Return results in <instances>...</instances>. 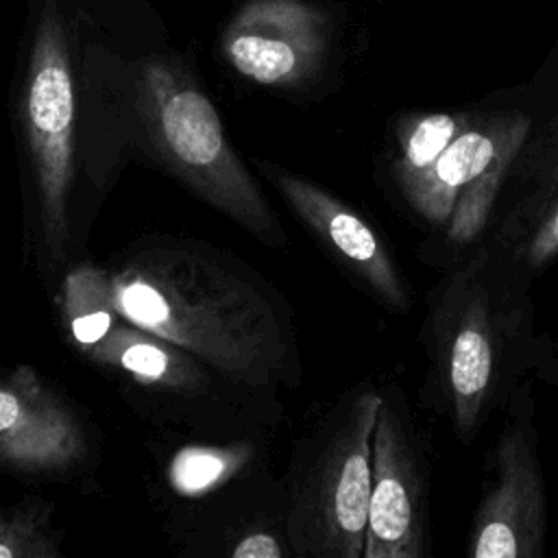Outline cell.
<instances>
[{
    "instance_id": "cell-5",
    "label": "cell",
    "mask_w": 558,
    "mask_h": 558,
    "mask_svg": "<svg viewBox=\"0 0 558 558\" xmlns=\"http://www.w3.org/2000/svg\"><path fill=\"white\" fill-rule=\"evenodd\" d=\"M17 129L31 244L41 266L57 268L76 231L78 100L63 20L52 0L33 35Z\"/></svg>"
},
{
    "instance_id": "cell-18",
    "label": "cell",
    "mask_w": 558,
    "mask_h": 558,
    "mask_svg": "<svg viewBox=\"0 0 558 558\" xmlns=\"http://www.w3.org/2000/svg\"><path fill=\"white\" fill-rule=\"evenodd\" d=\"M61 532L52 521V504L26 497L0 506V558H59Z\"/></svg>"
},
{
    "instance_id": "cell-17",
    "label": "cell",
    "mask_w": 558,
    "mask_h": 558,
    "mask_svg": "<svg viewBox=\"0 0 558 558\" xmlns=\"http://www.w3.org/2000/svg\"><path fill=\"white\" fill-rule=\"evenodd\" d=\"M253 460L248 442L192 445L179 449L168 462V484L183 497H198L222 488Z\"/></svg>"
},
{
    "instance_id": "cell-19",
    "label": "cell",
    "mask_w": 558,
    "mask_h": 558,
    "mask_svg": "<svg viewBox=\"0 0 558 558\" xmlns=\"http://www.w3.org/2000/svg\"><path fill=\"white\" fill-rule=\"evenodd\" d=\"M530 366L536 379L558 386V307L534 320Z\"/></svg>"
},
{
    "instance_id": "cell-4",
    "label": "cell",
    "mask_w": 558,
    "mask_h": 558,
    "mask_svg": "<svg viewBox=\"0 0 558 558\" xmlns=\"http://www.w3.org/2000/svg\"><path fill=\"white\" fill-rule=\"evenodd\" d=\"M137 118L144 150L168 174L264 244L286 246L277 214L231 146L214 102L183 65L168 59L142 63Z\"/></svg>"
},
{
    "instance_id": "cell-15",
    "label": "cell",
    "mask_w": 558,
    "mask_h": 558,
    "mask_svg": "<svg viewBox=\"0 0 558 558\" xmlns=\"http://www.w3.org/2000/svg\"><path fill=\"white\" fill-rule=\"evenodd\" d=\"M59 316L65 340L83 355L122 318L107 268L92 262L72 266L59 288Z\"/></svg>"
},
{
    "instance_id": "cell-9",
    "label": "cell",
    "mask_w": 558,
    "mask_h": 558,
    "mask_svg": "<svg viewBox=\"0 0 558 558\" xmlns=\"http://www.w3.org/2000/svg\"><path fill=\"white\" fill-rule=\"evenodd\" d=\"M331 48V13L305 0H248L220 39L225 61L240 76L279 89L316 83Z\"/></svg>"
},
{
    "instance_id": "cell-16",
    "label": "cell",
    "mask_w": 558,
    "mask_h": 558,
    "mask_svg": "<svg viewBox=\"0 0 558 558\" xmlns=\"http://www.w3.org/2000/svg\"><path fill=\"white\" fill-rule=\"evenodd\" d=\"M471 111L473 105L401 113L392 124V153L388 159V179L392 187L425 170L462 131Z\"/></svg>"
},
{
    "instance_id": "cell-13",
    "label": "cell",
    "mask_w": 558,
    "mask_h": 558,
    "mask_svg": "<svg viewBox=\"0 0 558 558\" xmlns=\"http://www.w3.org/2000/svg\"><path fill=\"white\" fill-rule=\"evenodd\" d=\"M538 98L534 126L508 168L495 214L534 207L558 192V94Z\"/></svg>"
},
{
    "instance_id": "cell-12",
    "label": "cell",
    "mask_w": 558,
    "mask_h": 558,
    "mask_svg": "<svg viewBox=\"0 0 558 558\" xmlns=\"http://www.w3.org/2000/svg\"><path fill=\"white\" fill-rule=\"evenodd\" d=\"M83 357L129 384L177 397L209 392L218 375L190 351L126 318H120Z\"/></svg>"
},
{
    "instance_id": "cell-3",
    "label": "cell",
    "mask_w": 558,
    "mask_h": 558,
    "mask_svg": "<svg viewBox=\"0 0 558 558\" xmlns=\"http://www.w3.org/2000/svg\"><path fill=\"white\" fill-rule=\"evenodd\" d=\"M381 386H355L294 447L281 488L296 558H364Z\"/></svg>"
},
{
    "instance_id": "cell-2",
    "label": "cell",
    "mask_w": 558,
    "mask_h": 558,
    "mask_svg": "<svg viewBox=\"0 0 558 558\" xmlns=\"http://www.w3.org/2000/svg\"><path fill=\"white\" fill-rule=\"evenodd\" d=\"M534 320L532 283L486 238L429 290L423 327L427 386L460 442H473L532 373Z\"/></svg>"
},
{
    "instance_id": "cell-1",
    "label": "cell",
    "mask_w": 558,
    "mask_h": 558,
    "mask_svg": "<svg viewBox=\"0 0 558 558\" xmlns=\"http://www.w3.org/2000/svg\"><path fill=\"white\" fill-rule=\"evenodd\" d=\"M122 318L174 342L227 384L270 392L301 381L286 299L225 248L185 235H148L107 268Z\"/></svg>"
},
{
    "instance_id": "cell-10",
    "label": "cell",
    "mask_w": 558,
    "mask_h": 558,
    "mask_svg": "<svg viewBox=\"0 0 558 558\" xmlns=\"http://www.w3.org/2000/svg\"><path fill=\"white\" fill-rule=\"evenodd\" d=\"M89 456L87 423L52 384L28 364L0 377V471L61 480Z\"/></svg>"
},
{
    "instance_id": "cell-11",
    "label": "cell",
    "mask_w": 558,
    "mask_h": 558,
    "mask_svg": "<svg viewBox=\"0 0 558 558\" xmlns=\"http://www.w3.org/2000/svg\"><path fill=\"white\" fill-rule=\"evenodd\" d=\"M257 166L292 214L364 290L386 307L408 310L410 292L401 268L381 235L353 207L279 163L257 159Z\"/></svg>"
},
{
    "instance_id": "cell-20",
    "label": "cell",
    "mask_w": 558,
    "mask_h": 558,
    "mask_svg": "<svg viewBox=\"0 0 558 558\" xmlns=\"http://www.w3.org/2000/svg\"><path fill=\"white\" fill-rule=\"evenodd\" d=\"M530 85L541 94V96H551L558 94V39L547 54L545 63L536 72V76L530 81Z\"/></svg>"
},
{
    "instance_id": "cell-8",
    "label": "cell",
    "mask_w": 558,
    "mask_h": 558,
    "mask_svg": "<svg viewBox=\"0 0 558 558\" xmlns=\"http://www.w3.org/2000/svg\"><path fill=\"white\" fill-rule=\"evenodd\" d=\"M429 466L399 386H381L373 432L371 499L364 558L429 554Z\"/></svg>"
},
{
    "instance_id": "cell-14",
    "label": "cell",
    "mask_w": 558,
    "mask_h": 558,
    "mask_svg": "<svg viewBox=\"0 0 558 558\" xmlns=\"http://www.w3.org/2000/svg\"><path fill=\"white\" fill-rule=\"evenodd\" d=\"M482 238L490 240L508 264L534 286L558 262V192L534 207L495 214Z\"/></svg>"
},
{
    "instance_id": "cell-7",
    "label": "cell",
    "mask_w": 558,
    "mask_h": 558,
    "mask_svg": "<svg viewBox=\"0 0 558 558\" xmlns=\"http://www.w3.org/2000/svg\"><path fill=\"white\" fill-rule=\"evenodd\" d=\"M488 453V475L466 536L469 558H543L547 490L538 453L536 403L525 377L504 408Z\"/></svg>"
},
{
    "instance_id": "cell-6",
    "label": "cell",
    "mask_w": 558,
    "mask_h": 558,
    "mask_svg": "<svg viewBox=\"0 0 558 558\" xmlns=\"http://www.w3.org/2000/svg\"><path fill=\"white\" fill-rule=\"evenodd\" d=\"M527 83L473 105L469 122L418 174L395 190L427 227L453 246H473L488 229L508 168L525 144L538 111Z\"/></svg>"
}]
</instances>
